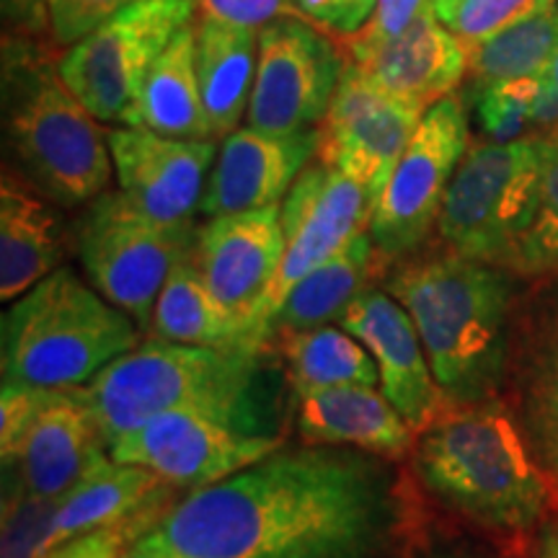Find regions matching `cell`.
<instances>
[{
	"mask_svg": "<svg viewBox=\"0 0 558 558\" xmlns=\"http://www.w3.org/2000/svg\"><path fill=\"white\" fill-rule=\"evenodd\" d=\"M163 484L166 481L148 469L114 463L111 458L104 460L99 469L90 471L78 486L58 499L45 554L75 535L137 518L156 494L163 492Z\"/></svg>",
	"mask_w": 558,
	"mask_h": 558,
	"instance_id": "cell-28",
	"label": "cell"
},
{
	"mask_svg": "<svg viewBox=\"0 0 558 558\" xmlns=\"http://www.w3.org/2000/svg\"><path fill=\"white\" fill-rule=\"evenodd\" d=\"M145 533H148L145 527H128V520H124L117 522V525L90 530V533L58 543V546H52L41 558H124L132 543L143 538Z\"/></svg>",
	"mask_w": 558,
	"mask_h": 558,
	"instance_id": "cell-38",
	"label": "cell"
},
{
	"mask_svg": "<svg viewBox=\"0 0 558 558\" xmlns=\"http://www.w3.org/2000/svg\"><path fill=\"white\" fill-rule=\"evenodd\" d=\"M318 153V128L269 135L239 128L220 140L199 213L207 218L282 205Z\"/></svg>",
	"mask_w": 558,
	"mask_h": 558,
	"instance_id": "cell-19",
	"label": "cell"
},
{
	"mask_svg": "<svg viewBox=\"0 0 558 558\" xmlns=\"http://www.w3.org/2000/svg\"><path fill=\"white\" fill-rule=\"evenodd\" d=\"M429 9L432 0H378L367 24L354 37H347V50H369L399 37Z\"/></svg>",
	"mask_w": 558,
	"mask_h": 558,
	"instance_id": "cell-37",
	"label": "cell"
},
{
	"mask_svg": "<svg viewBox=\"0 0 558 558\" xmlns=\"http://www.w3.org/2000/svg\"><path fill=\"white\" fill-rule=\"evenodd\" d=\"M284 256L279 205L218 215L197 230L192 262L207 290L239 316L264 349L262 311Z\"/></svg>",
	"mask_w": 558,
	"mask_h": 558,
	"instance_id": "cell-16",
	"label": "cell"
},
{
	"mask_svg": "<svg viewBox=\"0 0 558 558\" xmlns=\"http://www.w3.org/2000/svg\"><path fill=\"white\" fill-rule=\"evenodd\" d=\"M3 120L21 177L54 205H90L109 192L114 163L107 130L39 41L3 39Z\"/></svg>",
	"mask_w": 558,
	"mask_h": 558,
	"instance_id": "cell-5",
	"label": "cell"
},
{
	"mask_svg": "<svg viewBox=\"0 0 558 558\" xmlns=\"http://www.w3.org/2000/svg\"><path fill=\"white\" fill-rule=\"evenodd\" d=\"M202 21L262 32L277 19H305L295 0H194Z\"/></svg>",
	"mask_w": 558,
	"mask_h": 558,
	"instance_id": "cell-36",
	"label": "cell"
},
{
	"mask_svg": "<svg viewBox=\"0 0 558 558\" xmlns=\"http://www.w3.org/2000/svg\"><path fill=\"white\" fill-rule=\"evenodd\" d=\"M197 226H166L137 213L120 192L88 205L75 230L86 279L111 305L150 331L153 308L166 279L197 246Z\"/></svg>",
	"mask_w": 558,
	"mask_h": 558,
	"instance_id": "cell-8",
	"label": "cell"
},
{
	"mask_svg": "<svg viewBox=\"0 0 558 558\" xmlns=\"http://www.w3.org/2000/svg\"><path fill=\"white\" fill-rule=\"evenodd\" d=\"M124 558H184V556L173 554L171 548H166L163 543H158L156 538H150V535L145 533L143 538H137L135 543H132L128 554H124Z\"/></svg>",
	"mask_w": 558,
	"mask_h": 558,
	"instance_id": "cell-41",
	"label": "cell"
},
{
	"mask_svg": "<svg viewBox=\"0 0 558 558\" xmlns=\"http://www.w3.org/2000/svg\"><path fill=\"white\" fill-rule=\"evenodd\" d=\"M378 0H295L298 11L316 26L354 37L373 16Z\"/></svg>",
	"mask_w": 558,
	"mask_h": 558,
	"instance_id": "cell-39",
	"label": "cell"
},
{
	"mask_svg": "<svg viewBox=\"0 0 558 558\" xmlns=\"http://www.w3.org/2000/svg\"><path fill=\"white\" fill-rule=\"evenodd\" d=\"M137 344L135 320L60 267L3 316V380L81 388Z\"/></svg>",
	"mask_w": 558,
	"mask_h": 558,
	"instance_id": "cell-6",
	"label": "cell"
},
{
	"mask_svg": "<svg viewBox=\"0 0 558 558\" xmlns=\"http://www.w3.org/2000/svg\"><path fill=\"white\" fill-rule=\"evenodd\" d=\"M543 163L546 132L469 145L445 194L439 239L460 256L507 269L535 218Z\"/></svg>",
	"mask_w": 558,
	"mask_h": 558,
	"instance_id": "cell-7",
	"label": "cell"
},
{
	"mask_svg": "<svg viewBox=\"0 0 558 558\" xmlns=\"http://www.w3.org/2000/svg\"><path fill=\"white\" fill-rule=\"evenodd\" d=\"M497 264L456 251L401 259L386 290L414 320L437 386L452 407L494 401L512 352L514 282Z\"/></svg>",
	"mask_w": 558,
	"mask_h": 558,
	"instance_id": "cell-2",
	"label": "cell"
},
{
	"mask_svg": "<svg viewBox=\"0 0 558 558\" xmlns=\"http://www.w3.org/2000/svg\"><path fill=\"white\" fill-rule=\"evenodd\" d=\"M558 50V3L469 47V75L481 86L543 75Z\"/></svg>",
	"mask_w": 558,
	"mask_h": 558,
	"instance_id": "cell-30",
	"label": "cell"
},
{
	"mask_svg": "<svg viewBox=\"0 0 558 558\" xmlns=\"http://www.w3.org/2000/svg\"><path fill=\"white\" fill-rule=\"evenodd\" d=\"M380 264L386 262L375 248L369 230H365L331 259L300 279L271 320V337L284 329H318L339 324L349 305L373 288Z\"/></svg>",
	"mask_w": 558,
	"mask_h": 558,
	"instance_id": "cell-27",
	"label": "cell"
},
{
	"mask_svg": "<svg viewBox=\"0 0 558 558\" xmlns=\"http://www.w3.org/2000/svg\"><path fill=\"white\" fill-rule=\"evenodd\" d=\"M153 337L190 347L259 354L262 347L239 316H233L199 277L192 256L166 279L150 320Z\"/></svg>",
	"mask_w": 558,
	"mask_h": 558,
	"instance_id": "cell-26",
	"label": "cell"
},
{
	"mask_svg": "<svg viewBox=\"0 0 558 558\" xmlns=\"http://www.w3.org/2000/svg\"><path fill=\"white\" fill-rule=\"evenodd\" d=\"M298 432L305 445L390 458L407 456L416 442L414 427L373 386H341L300 396Z\"/></svg>",
	"mask_w": 558,
	"mask_h": 558,
	"instance_id": "cell-23",
	"label": "cell"
},
{
	"mask_svg": "<svg viewBox=\"0 0 558 558\" xmlns=\"http://www.w3.org/2000/svg\"><path fill=\"white\" fill-rule=\"evenodd\" d=\"M424 114L427 109L375 86L347 60L318 124V163L357 181L378 205Z\"/></svg>",
	"mask_w": 558,
	"mask_h": 558,
	"instance_id": "cell-13",
	"label": "cell"
},
{
	"mask_svg": "<svg viewBox=\"0 0 558 558\" xmlns=\"http://www.w3.org/2000/svg\"><path fill=\"white\" fill-rule=\"evenodd\" d=\"M558 269V130L546 132L541 197L527 233L514 248L507 271L514 277L538 279Z\"/></svg>",
	"mask_w": 558,
	"mask_h": 558,
	"instance_id": "cell-32",
	"label": "cell"
},
{
	"mask_svg": "<svg viewBox=\"0 0 558 558\" xmlns=\"http://www.w3.org/2000/svg\"><path fill=\"white\" fill-rule=\"evenodd\" d=\"M194 13V0H137L60 54V78L96 120L124 128L156 60Z\"/></svg>",
	"mask_w": 558,
	"mask_h": 558,
	"instance_id": "cell-10",
	"label": "cell"
},
{
	"mask_svg": "<svg viewBox=\"0 0 558 558\" xmlns=\"http://www.w3.org/2000/svg\"><path fill=\"white\" fill-rule=\"evenodd\" d=\"M107 140L117 192L145 218L192 226L218 158L215 140L166 137L143 128L107 130Z\"/></svg>",
	"mask_w": 558,
	"mask_h": 558,
	"instance_id": "cell-17",
	"label": "cell"
},
{
	"mask_svg": "<svg viewBox=\"0 0 558 558\" xmlns=\"http://www.w3.org/2000/svg\"><path fill=\"white\" fill-rule=\"evenodd\" d=\"M70 235L52 199L19 173L0 184V300L16 303L65 264Z\"/></svg>",
	"mask_w": 558,
	"mask_h": 558,
	"instance_id": "cell-22",
	"label": "cell"
},
{
	"mask_svg": "<svg viewBox=\"0 0 558 558\" xmlns=\"http://www.w3.org/2000/svg\"><path fill=\"white\" fill-rule=\"evenodd\" d=\"M58 499L39 497L16 476L5 473L3 546L0 558H41L47 548Z\"/></svg>",
	"mask_w": 558,
	"mask_h": 558,
	"instance_id": "cell-33",
	"label": "cell"
},
{
	"mask_svg": "<svg viewBox=\"0 0 558 558\" xmlns=\"http://www.w3.org/2000/svg\"><path fill=\"white\" fill-rule=\"evenodd\" d=\"M448 558H463V556H448Z\"/></svg>",
	"mask_w": 558,
	"mask_h": 558,
	"instance_id": "cell-45",
	"label": "cell"
},
{
	"mask_svg": "<svg viewBox=\"0 0 558 558\" xmlns=\"http://www.w3.org/2000/svg\"><path fill=\"white\" fill-rule=\"evenodd\" d=\"M347 60L354 62L375 86L424 109L456 94L469 73V47L432 9L399 37L369 50H347Z\"/></svg>",
	"mask_w": 558,
	"mask_h": 558,
	"instance_id": "cell-21",
	"label": "cell"
},
{
	"mask_svg": "<svg viewBox=\"0 0 558 558\" xmlns=\"http://www.w3.org/2000/svg\"><path fill=\"white\" fill-rule=\"evenodd\" d=\"M554 3L558 0H452L437 9L435 16L465 47H476L512 24H520L522 19L546 11Z\"/></svg>",
	"mask_w": 558,
	"mask_h": 558,
	"instance_id": "cell-34",
	"label": "cell"
},
{
	"mask_svg": "<svg viewBox=\"0 0 558 558\" xmlns=\"http://www.w3.org/2000/svg\"><path fill=\"white\" fill-rule=\"evenodd\" d=\"M448 3H452V0H432V11L442 9V5H448Z\"/></svg>",
	"mask_w": 558,
	"mask_h": 558,
	"instance_id": "cell-44",
	"label": "cell"
},
{
	"mask_svg": "<svg viewBox=\"0 0 558 558\" xmlns=\"http://www.w3.org/2000/svg\"><path fill=\"white\" fill-rule=\"evenodd\" d=\"M375 202L365 186L324 163H311L300 173L279 205L284 230V256L262 311V331L271 337V320L292 288L331 259L337 251L369 230Z\"/></svg>",
	"mask_w": 558,
	"mask_h": 558,
	"instance_id": "cell-14",
	"label": "cell"
},
{
	"mask_svg": "<svg viewBox=\"0 0 558 558\" xmlns=\"http://www.w3.org/2000/svg\"><path fill=\"white\" fill-rule=\"evenodd\" d=\"M546 78H548V83H550V88H554L556 96H558V50H556L554 60H550V65H548V70H546Z\"/></svg>",
	"mask_w": 558,
	"mask_h": 558,
	"instance_id": "cell-43",
	"label": "cell"
},
{
	"mask_svg": "<svg viewBox=\"0 0 558 558\" xmlns=\"http://www.w3.org/2000/svg\"><path fill=\"white\" fill-rule=\"evenodd\" d=\"M282 448L275 435H243L192 411H169L140 424L109 448L114 463L148 469L173 486L205 488Z\"/></svg>",
	"mask_w": 558,
	"mask_h": 558,
	"instance_id": "cell-15",
	"label": "cell"
},
{
	"mask_svg": "<svg viewBox=\"0 0 558 558\" xmlns=\"http://www.w3.org/2000/svg\"><path fill=\"white\" fill-rule=\"evenodd\" d=\"M137 0H50L52 41L73 47Z\"/></svg>",
	"mask_w": 558,
	"mask_h": 558,
	"instance_id": "cell-35",
	"label": "cell"
},
{
	"mask_svg": "<svg viewBox=\"0 0 558 558\" xmlns=\"http://www.w3.org/2000/svg\"><path fill=\"white\" fill-rule=\"evenodd\" d=\"M347 58L308 19H277L259 32L248 128L269 135L311 130L324 120Z\"/></svg>",
	"mask_w": 558,
	"mask_h": 558,
	"instance_id": "cell-12",
	"label": "cell"
},
{
	"mask_svg": "<svg viewBox=\"0 0 558 558\" xmlns=\"http://www.w3.org/2000/svg\"><path fill=\"white\" fill-rule=\"evenodd\" d=\"M390 520L375 460L303 445L194 488L148 535L184 558H375Z\"/></svg>",
	"mask_w": 558,
	"mask_h": 558,
	"instance_id": "cell-1",
	"label": "cell"
},
{
	"mask_svg": "<svg viewBox=\"0 0 558 558\" xmlns=\"http://www.w3.org/2000/svg\"><path fill=\"white\" fill-rule=\"evenodd\" d=\"M538 290L512 318L514 383H518L520 432L546 473L558 501V269L538 277Z\"/></svg>",
	"mask_w": 558,
	"mask_h": 558,
	"instance_id": "cell-20",
	"label": "cell"
},
{
	"mask_svg": "<svg viewBox=\"0 0 558 558\" xmlns=\"http://www.w3.org/2000/svg\"><path fill=\"white\" fill-rule=\"evenodd\" d=\"M259 62V32L197 19V73L215 140H226L248 114Z\"/></svg>",
	"mask_w": 558,
	"mask_h": 558,
	"instance_id": "cell-25",
	"label": "cell"
},
{
	"mask_svg": "<svg viewBox=\"0 0 558 558\" xmlns=\"http://www.w3.org/2000/svg\"><path fill=\"white\" fill-rule=\"evenodd\" d=\"M271 339L277 341V352L298 399L341 386L380 388L373 354L344 329H284Z\"/></svg>",
	"mask_w": 558,
	"mask_h": 558,
	"instance_id": "cell-29",
	"label": "cell"
},
{
	"mask_svg": "<svg viewBox=\"0 0 558 558\" xmlns=\"http://www.w3.org/2000/svg\"><path fill=\"white\" fill-rule=\"evenodd\" d=\"M411 452L427 492L492 533H527L556 501L520 424L497 399L450 407L418 432Z\"/></svg>",
	"mask_w": 558,
	"mask_h": 558,
	"instance_id": "cell-4",
	"label": "cell"
},
{
	"mask_svg": "<svg viewBox=\"0 0 558 558\" xmlns=\"http://www.w3.org/2000/svg\"><path fill=\"white\" fill-rule=\"evenodd\" d=\"M5 37L39 41L52 39L50 0H0Z\"/></svg>",
	"mask_w": 558,
	"mask_h": 558,
	"instance_id": "cell-40",
	"label": "cell"
},
{
	"mask_svg": "<svg viewBox=\"0 0 558 558\" xmlns=\"http://www.w3.org/2000/svg\"><path fill=\"white\" fill-rule=\"evenodd\" d=\"M339 326L373 354L380 393L399 409L416 435L452 407L437 386L414 320L388 290L369 288L362 292Z\"/></svg>",
	"mask_w": 558,
	"mask_h": 558,
	"instance_id": "cell-18",
	"label": "cell"
},
{
	"mask_svg": "<svg viewBox=\"0 0 558 558\" xmlns=\"http://www.w3.org/2000/svg\"><path fill=\"white\" fill-rule=\"evenodd\" d=\"M3 471L29 492L62 499L109 460L99 424L78 390L3 380L0 390Z\"/></svg>",
	"mask_w": 558,
	"mask_h": 558,
	"instance_id": "cell-9",
	"label": "cell"
},
{
	"mask_svg": "<svg viewBox=\"0 0 558 558\" xmlns=\"http://www.w3.org/2000/svg\"><path fill=\"white\" fill-rule=\"evenodd\" d=\"M476 114L481 128L499 143L558 130V96L543 75L518 78L476 88Z\"/></svg>",
	"mask_w": 558,
	"mask_h": 558,
	"instance_id": "cell-31",
	"label": "cell"
},
{
	"mask_svg": "<svg viewBox=\"0 0 558 558\" xmlns=\"http://www.w3.org/2000/svg\"><path fill=\"white\" fill-rule=\"evenodd\" d=\"M107 448L148 418L192 411L243 435H269L259 354L150 337L75 388Z\"/></svg>",
	"mask_w": 558,
	"mask_h": 558,
	"instance_id": "cell-3",
	"label": "cell"
},
{
	"mask_svg": "<svg viewBox=\"0 0 558 558\" xmlns=\"http://www.w3.org/2000/svg\"><path fill=\"white\" fill-rule=\"evenodd\" d=\"M124 128L179 140H215L197 73V21L184 26L156 60Z\"/></svg>",
	"mask_w": 558,
	"mask_h": 558,
	"instance_id": "cell-24",
	"label": "cell"
},
{
	"mask_svg": "<svg viewBox=\"0 0 558 558\" xmlns=\"http://www.w3.org/2000/svg\"><path fill=\"white\" fill-rule=\"evenodd\" d=\"M541 558H558V525L543 530Z\"/></svg>",
	"mask_w": 558,
	"mask_h": 558,
	"instance_id": "cell-42",
	"label": "cell"
},
{
	"mask_svg": "<svg viewBox=\"0 0 558 558\" xmlns=\"http://www.w3.org/2000/svg\"><path fill=\"white\" fill-rule=\"evenodd\" d=\"M465 150L469 114L463 99L452 94L427 109L373 209L369 235L383 262L407 259L437 230L445 194Z\"/></svg>",
	"mask_w": 558,
	"mask_h": 558,
	"instance_id": "cell-11",
	"label": "cell"
}]
</instances>
